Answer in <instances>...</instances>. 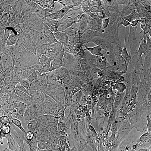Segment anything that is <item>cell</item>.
<instances>
[{
    "instance_id": "83f0119b",
    "label": "cell",
    "mask_w": 151,
    "mask_h": 151,
    "mask_svg": "<svg viewBox=\"0 0 151 151\" xmlns=\"http://www.w3.org/2000/svg\"><path fill=\"white\" fill-rule=\"evenodd\" d=\"M30 41L38 49L42 48L48 45L47 39L43 27H32V35Z\"/></svg>"
},
{
    "instance_id": "4316f807",
    "label": "cell",
    "mask_w": 151,
    "mask_h": 151,
    "mask_svg": "<svg viewBox=\"0 0 151 151\" xmlns=\"http://www.w3.org/2000/svg\"><path fill=\"white\" fill-rule=\"evenodd\" d=\"M16 34L18 43H27L30 41L32 35V26L25 22H21L16 27Z\"/></svg>"
},
{
    "instance_id": "ac0fdd59",
    "label": "cell",
    "mask_w": 151,
    "mask_h": 151,
    "mask_svg": "<svg viewBox=\"0 0 151 151\" xmlns=\"http://www.w3.org/2000/svg\"><path fill=\"white\" fill-rule=\"evenodd\" d=\"M127 88L122 84L115 83L99 92L108 97L112 106H118L126 99Z\"/></svg>"
},
{
    "instance_id": "d6a6232c",
    "label": "cell",
    "mask_w": 151,
    "mask_h": 151,
    "mask_svg": "<svg viewBox=\"0 0 151 151\" xmlns=\"http://www.w3.org/2000/svg\"><path fill=\"white\" fill-rule=\"evenodd\" d=\"M75 151H95L96 146H91L83 140L77 141L75 143Z\"/></svg>"
},
{
    "instance_id": "f546056e",
    "label": "cell",
    "mask_w": 151,
    "mask_h": 151,
    "mask_svg": "<svg viewBox=\"0 0 151 151\" xmlns=\"http://www.w3.org/2000/svg\"><path fill=\"white\" fill-rule=\"evenodd\" d=\"M142 91V89L137 85L130 87L127 88L126 98L130 104L138 105Z\"/></svg>"
},
{
    "instance_id": "e0dca14e",
    "label": "cell",
    "mask_w": 151,
    "mask_h": 151,
    "mask_svg": "<svg viewBox=\"0 0 151 151\" xmlns=\"http://www.w3.org/2000/svg\"><path fill=\"white\" fill-rule=\"evenodd\" d=\"M17 43L16 27H7L1 34V54L13 55Z\"/></svg>"
},
{
    "instance_id": "7a4b0ae2",
    "label": "cell",
    "mask_w": 151,
    "mask_h": 151,
    "mask_svg": "<svg viewBox=\"0 0 151 151\" xmlns=\"http://www.w3.org/2000/svg\"><path fill=\"white\" fill-rule=\"evenodd\" d=\"M55 101L73 110V92L72 87L63 79L56 67H50L40 78Z\"/></svg>"
},
{
    "instance_id": "5bb4252c",
    "label": "cell",
    "mask_w": 151,
    "mask_h": 151,
    "mask_svg": "<svg viewBox=\"0 0 151 151\" xmlns=\"http://www.w3.org/2000/svg\"><path fill=\"white\" fill-rule=\"evenodd\" d=\"M125 63L133 67L138 75L151 71V46Z\"/></svg>"
},
{
    "instance_id": "277c9868",
    "label": "cell",
    "mask_w": 151,
    "mask_h": 151,
    "mask_svg": "<svg viewBox=\"0 0 151 151\" xmlns=\"http://www.w3.org/2000/svg\"><path fill=\"white\" fill-rule=\"evenodd\" d=\"M24 131L27 130L21 113L11 104H1V132L5 139Z\"/></svg>"
},
{
    "instance_id": "d590c367",
    "label": "cell",
    "mask_w": 151,
    "mask_h": 151,
    "mask_svg": "<svg viewBox=\"0 0 151 151\" xmlns=\"http://www.w3.org/2000/svg\"><path fill=\"white\" fill-rule=\"evenodd\" d=\"M142 151H151V142L138 141Z\"/></svg>"
},
{
    "instance_id": "ffe728a7",
    "label": "cell",
    "mask_w": 151,
    "mask_h": 151,
    "mask_svg": "<svg viewBox=\"0 0 151 151\" xmlns=\"http://www.w3.org/2000/svg\"><path fill=\"white\" fill-rule=\"evenodd\" d=\"M113 3L122 8L125 13L134 14L140 18L149 15L143 1H115Z\"/></svg>"
},
{
    "instance_id": "e575fe53",
    "label": "cell",
    "mask_w": 151,
    "mask_h": 151,
    "mask_svg": "<svg viewBox=\"0 0 151 151\" xmlns=\"http://www.w3.org/2000/svg\"><path fill=\"white\" fill-rule=\"evenodd\" d=\"M95 151H111L109 142H105L99 144L95 147Z\"/></svg>"
},
{
    "instance_id": "1f68e13d",
    "label": "cell",
    "mask_w": 151,
    "mask_h": 151,
    "mask_svg": "<svg viewBox=\"0 0 151 151\" xmlns=\"http://www.w3.org/2000/svg\"><path fill=\"white\" fill-rule=\"evenodd\" d=\"M98 57L100 60L106 66L111 65L116 62V53L114 50H106L103 51L98 54Z\"/></svg>"
},
{
    "instance_id": "603a6c76",
    "label": "cell",
    "mask_w": 151,
    "mask_h": 151,
    "mask_svg": "<svg viewBox=\"0 0 151 151\" xmlns=\"http://www.w3.org/2000/svg\"><path fill=\"white\" fill-rule=\"evenodd\" d=\"M116 43V41L104 39L97 34H93L90 47L98 54L106 50H114Z\"/></svg>"
},
{
    "instance_id": "f35d334b",
    "label": "cell",
    "mask_w": 151,
    "mask_h": 151,
    "mask_svg": "<svg viewBox=\"0 0 151 151\" xmlns=\"http://www.w3.org/2000/svg\"><path fill=\"white\" fill-rule=\"evenodd\" d=\"M150 113H151V111H150Z\"/></svg>"
},
{
    "instance_id": "d6986e66",
    "label": "cell",
    "mask_w": 151,
    "mask_h": 151,
    "mask_svg": "<svg viewBox=\"0 0 151 151\" xmlns=\"http://www.w3.org/2000/svg\"><path fill=\"white\" fill-rule=\"evenodd\" d=\"M29 94L38 105H48L55 102L40 78H37ZM56 102V101H55Z\"/></svg>"
},
{
    "instance_id": "9a60e30c",
    "label": "cell",
    "mask_w": 151,
    "mask_h": 151,
    "mask_svg": "<svg viewBox=\"0 0 151 151\" xmlns=\"http://www.w3.org/2000/svg\"><path fill=\"white\" fill-rule=\"evenodd\" d=\"M56 67L63 79L72 87L73 90L76 81L77 62L62 58Z\"/></svg>"
},
{
    "instance_id": "4dcf8cb0",
    "label": "cell",
    "mask_w": 151,
    "mask_h": 151,
    "mask_svg": "<svg viewBox=\"0 0 151 151\" xmlns=\"http://www.w3.org/2000/svg\"><path fill=\"white\" fill-rule=\"evenodd\" d=\"M36 48H37L34 46L31 41L23 43L17 42L15 49L14 54L27 56Z\"/></svg>"
},
{
    "instance_id": "7402d4cb",
    "label": "cell",
    "mask_w": 151,
    "mask_h": 151,
    "mask_svg": "<svg viewBox=\"0 0 151 151\" xmlns=\"http://www.w3.org/2000/svg\"><path fill=\"white\" fill-rule=\"evenodd\" d=\"M93 34H97L104 39L117 41L118 38V30L117 26L115 25V20L113 24L104 26L96 25L94 28Z\"/></svg>"
},
{
    "instance_id": "3957f363",
    "label": "cell",
    "mask_w": 151,
    "mask_h": 151,
    "mask_svg": "<svg viewBox=\"0 0 151 151\" xmlns=\"http://www.w3.org/2000/svg\"><path fill=\"white\" fill-rule=\"evenodd\" d=\"M130 103L126 98L116 108L113 115L102 123L99 143L113 140L124 134V124Z\"/></svg>"
},
{
    "instance_id": "9c48e42d",
    "label": "cell",
    "mask_w": 151,
    "mask_h": 151,
    "mask_svg": "<svg viewBox=\"0 0 151 151\" xmlns=\"http://www.w3.org/2000/svg\"><path fill=\"white\" fill-rule=\"evenodd\" d=\"M9 104L15 106L22 114L29 134L38 104L30 96L29 91L13 92Z\"/></svg>"
},
{
    "instance_id": "836d02e7",
    "label": "cell",
    "mask_w": 151,
    "mask_h": 151,
    "mask_svg": "<svg viewBox=\"0 0 151 151\" xmlns=\"http://www.w3.org/2000/svg\"><path fill=\"white\" fill-rule=\"evenodd\" d=\"M137 141L151 142V123L143 131Z\"/></svg>"
},
{
    "instance_id": "ba28073f",
    "label": "cell",
    "mask_w": 151,
    "mask_h": 151,
    "mask_svg": "<svg viewBox=\"0 0 151 151\" xmlns=\"http://www.w3.org/2000/svg\"><path fill=\"white\" fill-rule=\"evenodd\" d=\"M82 15L95 19L110 17V6L112 4L107 1H67Z\"/></svg>"
},
{
    "instance_id": "cb8c5ba5",
    "label": "cell",
    "mask_w": 151,
    "mask_h": 151,
    "mask_svg": "<svg viewBox=\"0 0 151 151\" xmlns=\"http://www.w3.org/2000/svg\"><path fill=\"white\" fill-rule=\"evenodd\" d=\"M50 67H56L60 63L62 57L51 45L48 44L43 48L38 49Z\"/></svg>"
},
{
    "instance_id": "2e32d148",
    "label": "cell",
    "mask_w": 151,
    "mask_h": 151,
    "mask_svg": "<svg viewBox=\"0 0 151 151\" xmlns=\"http://www.w3.org/2000/svg\"><path fill=\"white\" fill-rule=\"evenodd\" d=\"M26 57L29 66L35 72L38 78L40 79L50 66L44 58L38 48L34 50Z\"/></svg>"
},
{
    "instance_id": "8fae6325",
    "label": "cell",
    "mask_w": 151,
    "mask_h": 151,
    "mask_svg": "<svg viewBox=\"0 0 151 151\" xmlns=\"http://www.w3.org/2000/svg\"><path fill=\"white\" fill-rule=\"evenodd\" d=\"M99 89L97 87H88L81 91L73 93V110L76 119L78 118L81 112L86 109H91L95 98Z\"/></svg>"
},
{
    "instance_id": "44dd1931",
    "label": "cell",
    "mask_w": 151,
    "mask_h": 151,
    "mask_svg": "<svg viewBox=\"0 0 151 151\" xmlns=\"http://www.w3.org/2000/svg\"><path fill=\"white\" fill-rule=\"evenodd\" d=\"M139 19V16L134 14L125 13L121 18L115 20L118 30V40L124 37Z\"/></svg>"
},
{
    "instance_id": "7c38bea8",
    "label": "cell",
    "mask_w": 151,
    "mask_h": 151,
    "mask_svg": "<svg viewBox=\"0 0 151 151\" xmlns=\"http://www.w3.org/2000/svg\"><path fill=\"white\" fill-rule=\"evenodd\" d=\"M151 35V16H145L139 19L127 35L116 41L114 51L118 53L120 47L130 39Z\"/></svg>"
},
{
    "instance_id": "8d00e7d4",
    "label": "cell",
    "mask_w": 151,
    "mask_h": 151,
    "mask_svg": "<svg viewBox=\"0 0 151 151\" xmlns=\"http://www.w3.org/2000/svg\"><path fill=\"white\" fill-rule=\"evenodd\" d=\"M75 142H73L66 145L63 148H62L60 151H75Z\"/></svg>"
},
{
    "instance_id": "8992f818",
    "label": "cell",
    "mask_w": 151,
    "mask_h": 151,
    "mask_svg": "<svg viewBox=\"0 0 151 151\" xmlns=\"http://www.w3.org/2000/svg\"><path fill=\"white\" fill-rule=\"evenodd\" d=\"M151 123L150 112L139 106L130 104L124 124V134L138 139Z\"/></svg>"
},
{
    "instance_id": "f1b7e54d",
    "label": "cell",
    "mask_w": 151,
    "mask_h": 151,
    "mask_svg": "<svg viewBox=\"0 0 151 151\" xmlns=\"http://www.w3.org/2000/svg\"><path fill=\"white\" fill-rule=\"evenodd\" d=\"M106 67L114 81L116 83L122 85L124 80V70L123 64L116 62Z\"/></svg>"
},
{
    "instance_id": "74e56055",
    "label": "cell",
    "mask_w": 151,
    "mask_h": 151,
    "mask_svg": "<svg viewBox=\"0 0 151 151\" xmlns=\"http://www.w3.org/2000/svg\"><path fill=\"white\" fill-rule=\"evenodd\" d=\"M148 91L149 97H150V101H151V87L150 88V89H148Z\"/></svg>"
},
{
    "instance_id": "52a82bcc",
    "label": "cell",
    "mask_w": 151,
    "mask_h": 151,
    "mask_svg": "<svg viewBox=\"0 0 151 151\" xmlns=\"http://www.w3.org/2000/svg\"><path fill=\"white\" fill-rule=\"evenodd\" d=\"M78 127L83 132V141L87 144L96 146L99 143L101 122L91 109L83 110L76 119Z\"/></svg>"
},
{
    "instance_id": "484cf974",
    "label": "cell",
    "mask_w": 151,
    "mask_h": 151,
    "mask_svg": "<svg viewBox=\"0 0 151 151\" xmlns=\"http://www.w3.org/2000/svg\"><path fill=\"white\" fill-rule=\"evenodd\" d=\"M124 70V80L123 85L127 88L137 85L138 74L137 71L131 65L126 63H122Z\"/></svg>"
},
{
    "instance_id": "30bf717a",
    "label": "cell",
    "mask_w": 151,
    "mask_h": 151,
    "mask_svg": "<svg viewBox=\"0 0 151 151\" xmlns=\"http://www.w3.org/2000/svg\"><path fill=\"white\" fill-rule=\"evenodd\" d=\"M151 46V35L130 39L119 49L116 60L119 63H125Z\"/></svg>"
},
{
    "instance_id": "d4e9b609",
    "label": "cell",
    "mask_w": 151,
    "mask_h": 151,
    "mask_svg": "<svg viewBox=\"0 0 151 151\" xmlns=\"http://www.w3.org/2000/svg\"><path fill=\"white\" fill-rule=\"evenodd\" d=\"M110 106L112 105L108 97L99 91L95 98L91 110L98 117Z\"/></svg>"
},
{
    "instance_id": "6da1fadb",
    "label": "cell",
    "mask_w": 151,
    "mask_h": 151,
    "mask_svg": "<svg viewBox=\"0 0 151 151\" xmlns=\"http://www.w3.org/2000/svg\"><path fill=\"white\" fill-rule=\"evenodd\" d=\"M78 127L73 111L63 104L55 101L49 104L43 122L30 127L29 138L58 134Z\"/></svg>"
},
{
    "instance_id": "4fadbf2b",
    "label": "cell",
    "mask_w": 151,
    "mask_h": 151,
    "mask_svg": "<svg viewBox=\"0 0 151 151\" xmlns=\"http://www.w3.org/2000/svg\"><path fill=\"white\" fill-rule=\"evenodd\" d=\"M37 78L35 72L29 66H27L22 68L15 77L11 87V91L24 92L30 91Z\"/></svg>"
},
{
    "instance_id": "5b68a950",
    "label": "cell",
    "mask_w": 151,
    "mask_h": 151,
    "mask_svg": "<svg viewBox=\"0 0 151 151\" xmlns=\"http://www.w3.org/2000/svg\"><path fill=\"white\" fill-rule=\"evenodd\" d=\"M86 61L92 85L97 87L99 91L116 83L107 67L100 60L98 54L90 47L87 48Z\"/></svg>"
}]
</instances>
